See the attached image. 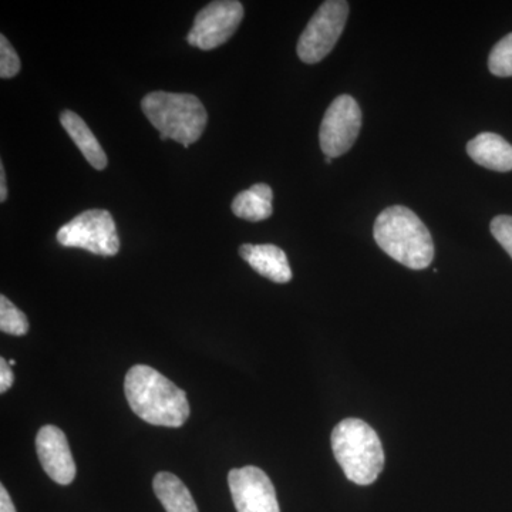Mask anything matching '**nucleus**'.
<instances>
[{
    "mask_svg": "<svg viewBox=\"0 0 512 512\" xmlns=\"http://www.w3.org/2000/svg\"><path fill=\"white\" fill-rule=\"evenodd\" d=\"M124 393L131 410L154 426L181 427L190 417L187 393L153 367H131L124 379Z\"/></svg>",
    "mask_w": 512,
    "mask_h": 512,
    "instance_id": "nucleus-1",
    "label": "nucleus"
},
{
    "mask_svg": "<svg viewBox=\"0 0 512 512\" xmlns=\"http://www.w3.org/2000/svg\"><path fill=\"white\" fill-rule=\"evenodd\" d=\"M375 241L383 252L406 268H429L434 258V244L429 229L409 208H386L373 228Z\"/></svg>",
    "mask_w": 512,
    "mask_h": 512,
    "instance_id": "nucleus-2",
    "label": "nucleus"
},
{
    "mask_svg": "<svg viewBox=\"0 0 512 512\" xmlns=\"http://www.w3.org/2000/svg\"><path fill=\"white\" fill-rule=\"evenodd\" d=\"M332 448L336 461L352 483L370 485L383 471L382 441L363 420L340 421L333 429Z\"/></svg>",
    "mask_w": 512,
    "mask_h": 512,
    "instance_id": "nucleus-3",
    "label": "nucleus"
},
{
    "mask_svg": "<svg viewBox=\"0 0 512 512\" xmlns=\"http://www.w3.org/2000/svg\"><path fill=\"white\" fill-rule=\"evenodd\" d=\"M141 109L150 123L168 138L188 148L200 140L207 127L208 114L194 94L153 92L141 101Z\"/></svg>",
    "mask_w": 512,
    "mask_h": 512,
    "instance_id": "nucleus-4",
    "label": "nucleus"
},
{
    "mask_svg": "<svg viewBox=\"0 0 512 512\" xmlns=\"http://www.w3.org/2000/svg\"><path fill=\"white\" fill-rule=\"evenodd\" d=\"M56 239L62 247L82 248L100 256H114L120 251L116 222L106 210L82 212L57 231Z\"/></svg>",
    "mask_w": 512,
    "mask_h": 512,
    "instance_id": "nucleus-5",
    "label": "nucleus"
},
{
    "mask_svg": "<svg viewBox=\"0 0 512 512\" xmlns=\"http://www.w3.org/2000/svg\"><path fill=\"white\" fill-rule=\"evenodd\" d=\"M348 18L349 3L345 0L323 2L299 37V59L308 64L325 59L338 43Z\"/></svg>",
    "mask_w": 512,
    "mask_h": 512,
    "instance_id": "nucleus-6",
    "label": "nucleus"
},
{
    "mask_svg": "<svg viewBox=\"0 0 512 512\" xmlns=\"http://www.w3.org/2000/svg\"><path fill=\"white\" fill-rule=\"evenodd\" d=\"M362 128V110L349 94L336 97L326 110L319 131L320 148L326 157L336 158L348 153Z\"/></svg>",
    "mask_w": 512,
    "mask_h": 512,
    "instance_id": "nucleus-7",
    "label": "nucleus"
},
{
    "mask_svg": "<svg viewBox=\"0 0 512 512\" xmlns=\"http://www.w3.org/2000/svg\"><path fill=\"white\" fill-rule=\"evenodd\" d=\"M242 18L244 6L238 0L211 2L195 16L188 43L205 52L224 45L235 35Z\"/></svg>",
    "mask_w": 512,
    "mask_h": 512,
    "instance_id": "nucleus-8",
    "label": "nucleus"
},
{
    "mask_svg": "<svg viewBox=\"0 0 512 512\" xmlns=\"http://www.w3.org/2000/svg\"><path fill=\"white\" fill-rule=\"evenodd\" d=\"M228 484L238 512H281L274 484L261 468H234Z\"/></svg>",
    "mask_w": 512,
    "mask_h": 512,
    "instance_id": "nucleus-9",
    "label": "nucleus"
},
{
    "mask_svg": "<svg viewBox=\"0 0 512 512\" xmlns=\"http://www.w3.org/2000/svg\"><path fill=\"white\" fill-rule=\"evenodd\" d=\"M36 450L47 476L60 485L73 483L77 468L66 434L59 427L43 426L37 433Z\"/></svg>",
    "mask_w": 512,
    "mask_h": 512,
    "instance_id": "nucleus-10",
    "label": "nucleus"
},
{
    "mask_svg": "<svg viewBox=\"0 0 512 512\" xmlns=\"http://www.w3.org/2000/svg\"><path fill=\"white\" fill-rule=\"evenodd\" d=\"M239 255L254 271L275 284H288L292 279L291 265L284 249L276 245L244 244L239 248Z\"/></svg>",
    "mask_w": 512,
    "mask_h": 512,
    "instance_id": "nucleus-11",
    "label": "nucleus"
},
{
    "mask_svg": "<svg viewBox=\"0 0 512 512\" xmlns=\"http://www.w3.org/2000/svg\"><path fill=\"white\" fill-rule=\"evenodd\" d=\"M467 153L471 160L488 170L498 173L512 170V146L498 134H478L467 144Z\"/></svg>",
    "mask_w": 512,
    "mask_h": 512,
    "instance_id": "nucleus-12",
    "label": "nucleus"
},
{
    "mask_svg": "<svg viewBox=\"0 0 512 512\" xmlns=\"http://www.w3.org/2000/svg\"><path fill=\"white\" fill-rule=\"evenodd\" d=\"M60 123L67 131L73 143L82 151L84 158L96 170H104L107 167V156L103 147L100 146L93 131L87 126L86 121L72 110H64L60 114Z\"/></svg>",
    "mask_w": 512,
    "mask_h": 512,
    "instance_id": "nucleus-13",
    "label": "nucleus"
},
{
    "mask_svg": "<svg viewBox=\"0 0 512 512\" xmlns=\"http://www.w3.org/2000/svg\"><path fill=\"white\" fill-rule=\"evenodd\" d=\"M274 192L266 184L252 185L249 190L239 192L232 201V212L242 220L259 222L268 220L272 215Z\"/></svg>",
    "mask_w": 512,
    "mask_h": 512,
    "instance_id": "nucleus-14",
    "label": "nucleus"
},
{
    "mask_svg": "<svg viewBox=\"0 0 512 512\" xmlns=\"http://www.w3.org/2000/svg\"><path fill=\"white\" fill-rule=\"evenodd\" d=\"M154 493L167 512H198L187 485L171 473H158L153 481Z\"/></svg>",
    "mask_w": 512,
    "mask_h": 512,
    "instance_id": "nucleus-15",
    "label": "nucleus"
},
{
    "mask_svg": "<svg viewBox=\"0 0 512 512\" xmlns=\"http://www.w3.org/2000/svg\"><path fill=\"white\" fill-rule=\"evenodd\" d=\"M0 330L13 336L29 332V320L5 295L0 296Z\"/></svg>",
    "mask_w": 512,
    "mask_h": 512,
    "instance_id": "nucleus-16",
    "label": "nucleus"
},
{
    "mask_svg": "<svg viewBox=\"0 0 512 512\" xmlns=\"http://www.w3.org/2000/svg\"><path fill=\"white\" fill-rule=\"evenodd\" d=\"M488 69L498 77H512V33L503 37L491 50Z\"/></svg>",
    "mask_w": 512,
    "mask_h": 512,
    "instance_id": "nucleus-17",
    "label": "nucleus"
},
{
    "mask_svg": "<svg viewBox=\"0 0 512 512\" xmlns=\"http://www.w3.org/2000/svg\"><path fill=\"white\" fill-rule=\"evenodd\" d=\"M20 72V59L5 35H0V77L12 79Z\"/></svg>",
    "mask_w": 512,
    "mask_h": 512,
    "instance_id": "nucleus-18",
    "label": "nucleus"
},
{
    "mask_svg": "<svg viewBox=\"0 0 512 512\" xmlns=\"http://www.w3.org/2000/svg\"><path fill=\"white\" fill-rule=\"evenodd\" d=\"M491 234L512 258V217L500 215L491 222Z\"/></svg>",
    "mask_w": 512,
    "mask_h": 512,
    "instance_id": "nucleus-19",
    "label": "nucleus"
},
{
    "mask_svg": "<svg viewBox=\"0 0 512 512\" xmlns=\"http://www.w3.org/2000/svg\"><path fill=\"white\" fill-rule=\"evenodd\" d=\"M13 380H15V376H13L12 369H10L9 362H6V359H0V393H6L12 387Z\"/></svg>",
    "mask_w": 512,
    "mask_h": 512,
    "instance_id": "nucleus-20",
    "label": "nucleus"
},
{
    "mask_svg": "<svg viewBox=\"0 0 512 512\" xmlns=\"http://www.w3.org/2000/svg\"><path fill=\"white\" fill-rule=\"evenodd\" d=\"M0 512H16L15 504L5 485H0Z\"/></svg>",
    "mask_w": 512,
    "mask_h": 512,
    "instance_id": "nucleus-21",
    "label": "nucleus"
},
{
    "mask_svg": "<svg viewBox=\"0 0 512 512\" xmlns=\"http://www.w3.org/2000/svg\"><path fill=\"white\" fill-rule=\"evenodd\" d=\"M8 198V185H6L5 165L0 163V202H5Z\"/></svg>",
    "mask_w": 512,
    "mask_h": 512,
    "instance_id": "nucleus-22",
    "label": "nucleus"
},
{
    "mask_svg": "<svg viewBox=\"0 0 512 512\" xmlns=\"http://www.w3.org/2000/svg\"><path fill=\"white\" fill-rule=\"evenodd\" d=\"M326 163H328V164L332 163V158L326 157Z\"/></svg>",
    "mask_w": 512,
    "mask_h": 512,
    "instance_id": "nucleus-23",
    "label": "nucleus"
}]
</instances>
